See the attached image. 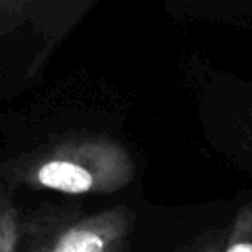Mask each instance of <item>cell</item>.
I'll return each instance as SVG.
<instances>
[{
	"instance_id": "6",
	"label": "cell",
	"mask_w": 252,
	"mask_h": 252,
	"mask_svg": "<svg viewBox=\"0 0 252 252\" xmlns=\"http://www.w3.org/2000/svg\"><path fill=\"white\" fill-rule=\"evenodd\" d=\"M222 242H224V234L222 232H217L207 242H203L199 248H195L193 252H220L222 250Z\"/></svg>"
},
{
	"instance_id": "3",
	"label": "cell",
	"mask_w": 252,
	"mask_h": 252,
	"mask_svg": "<svg viewBox=\"0 0 252 252\" xmlns=\"http://www.w3.org/2000/svg\"><path fill=\"white\" fill-rule=\"evenodd\" d=\"M220 252H252V199L236 211Z\"/></svg>"
},
{
	"instance_id": "1",
	"label": "cell",
	"mask_w": 252,
	"mask_h": 252,
	"mask_svg": "<svg viewBox=\"0 0 252 252\" xmlns=\"http://www.w3.org/2000/svg\"><path fill=\"white\" fill-rule=\"evenodd\" d=\"M134 173L136 163L128 148L98 132L61 136L2 167V175L14 183L71 197L116 193Z\"/></svg>"
},
{
	"instance_id": "5",
	"label": "cell",
	"mask_w": 252,
	"mask_h": 252,
	"mask_svg": "<svg viewBox=\"0 0 252 252\" xmlns=\"http://www.w3.org/2000/svg\"><path fill=\"white\" fill-rule=\"evenodd\" d=\"M43 0H0V33H10L30 20Z\"/></svg>"
},
{
	"instance_id": "2",
	"label": "cell",
	"mask_w": 252,
	"mask_h": 252,
	"mask_svg": "<svg viewBox=\"0 0 252 252\" xmlns=\"http://www.w3.org/2000/svg\"><path fill=\"white\" fill-rule=\"evenodd\" d=\"M134 228L128 207H110L93 215L43 213L20 224L24 252H120Z\"/></svg>"
},
{
	"instance_id": "7",
	"label": "cell",
	"mask_w": 252,
	"mask_h": 252,
	"mask_svg": "<svg viewBox=\"0 0 252 252\" xmlns=\"http://www.w3.org/2000/svg\"><path fill=\"white\" fill-rule=\"evenodd\" d=\"M248 116H250V136H252V108H250V114Z\"/></svg>"
},
{
	"instance_id": "4",
	"label": "cell",
	"mask_w": 252,
	"mask_h": 252,
	"mask_svg": "<svg viewBox=\"0 0 252 252\" xmlns=\"http://www.w3.org/2000/svg\"><path fill=\"white\" fill-rule=\"evenodd\" d=\"M20 217L12 201L0 191V252H18Z\"/></svg>"
}]
</instances>
